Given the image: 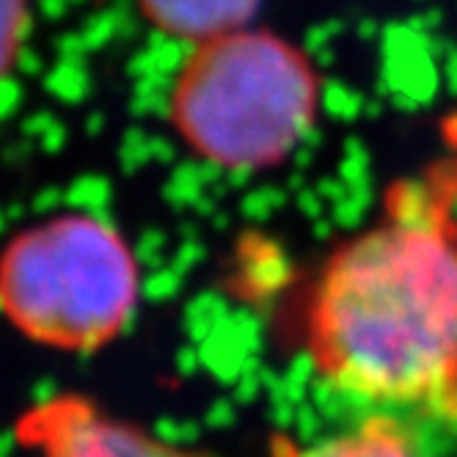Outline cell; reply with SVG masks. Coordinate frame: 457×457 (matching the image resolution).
<instances>
[{
    "label": "cell",
    "mask_w": 457,
    "mask_h": 457,
    "mask_svg": "<svg viewBox=\"0 0 457 457\" xmlns=\"http://www.w3.org/2000/svg\"><path fill=\"white\" fill-rule=\"evenodd\" d=\"M312 364L391 421L457 419V220L421 185L337 248L309 295Z\"/></svg>",
    "instance_id": "6da1fadb"
},
{
    "label": "cell",
    "mask_w": 457,
    "mask_h": 457,
    "mask_svg": "<svg viewBox=\"0 0 457 457\" xmlns=\"http://www.w3.org/2000/svg\"><path fill=\"white\" fill-rule=\"evenodd\" d=\"M312 58L265 28L195 45L174 78L169 121L182 144L226 171L284 162L320 113Z\"/></svg>",
    "instance_id": "7a4b0ae2"
},
{
    "label": "cell",
    "mask_w": 457,
    "mask_h": 457,
    "mask_svg": "<svg viewBox=\"0 0 457 457\" xmlns=\"http://www.w3.org/2000/svg\"><path fill=\"white\" fill-rule=\"evenodd\" d=\"M141 298L136 253L96 215L25 226L0 251V314L28 342L96 353L116 342Z\"/></svg>",
    "instance_id": "3957f363"
},
{
    "label": "cell",
    "mask_w": 457,
    "mask_h": 457,
    "mask_svg": "<svg viewBox=\"0 0 457 457\" xmlns=\"http://www.w3.org/2000/svg\"><path fill=\"white\" fill-rule=\"evenodd\" d=\"M17 436L39 457H204L160 441L75 395L34 405L20 419Z\"/></svg>",
    "instance_id": "277c9868"
},
{
    "label": "cell",
    "mask_w": 457,
    "mask_h": 457,
    "mask_svg": "<svg viewBox=\"0 0 457 457\" xmlns=\"http://www.w3.org/2000/svg\"><path fill=\"white\" fill-rule=\"evenodd\" d=\"M262 0H138L144 20L162 37L204 45L251 28Z\"/></svg>",
    "instance_id": "5b68a950"
},
{
    "label": "cell",
    "mask_w": 457,
    "mask_h": 457,
    "mask_svg": "<svg viewBox=\"0 0 457 457\" xmlns=\"http://www.w3.org/2000/svg\"><path fill=\"white\" fill-rule=\"evenodd\" d=\"M278 457H428L400 421L370 416L358 428L320 438L314 444L284 446Z\"/></svg>",
    "instance_id": "8992f818"
},
{
    "label": "cell",
    "mask_w": 457,
    "mask_h": 457,
    "mask_svg": "<svg viewBox=\"0 0 457 457\" xmlns=\"http://www.w3.org/2000/svg\"><path fill=\"white\" fill-rule=\"evenodd\" d=\"M30 22V0H0V80L17 63Z\"/></svg>",
    "instance_id": "52a82bcc"
}]
</instances>
